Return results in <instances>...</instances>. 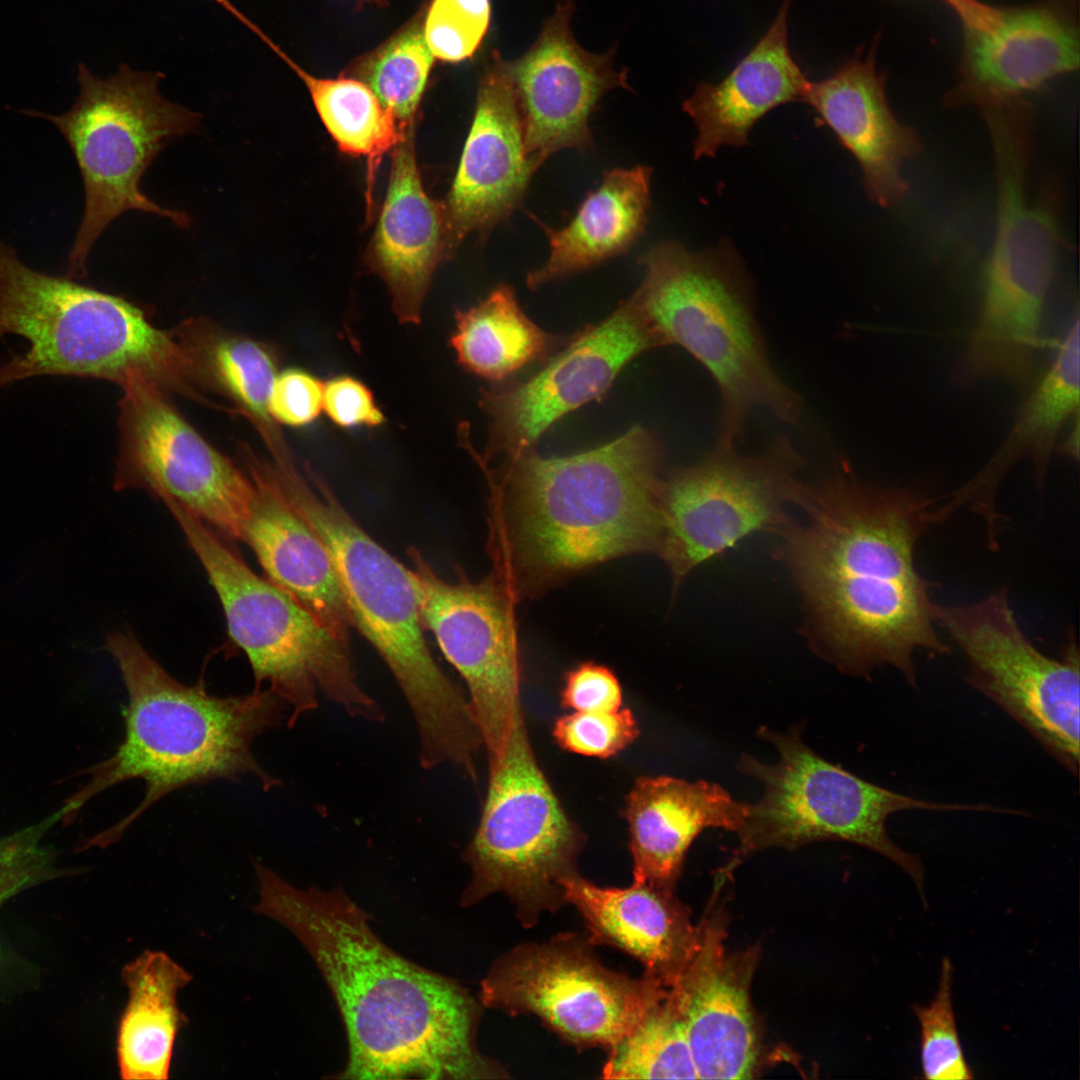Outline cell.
<instances>
[{
    "mask_svg": "<svg viewBox=\"0 0 1080 1080\" xmlns=\"http://www.w3.org/2000/svg\"><path fill=\"white\" fill-rule=\"evenodd\" d=\"M939 501L919 488L864 482L843 466L805 485L807 520L784 527L781 554L818 644L845 671L891 665L914 686L916 652H949L936 632L931 584L914 563Z\"/></svg>",
    "mask_w": 1080,
    "mask_h": 1080,
    "instance_id": "6da1fadb",
    "label": "cell"
},
{
    "mask_svg": "<svg viewBox=\"0 0 1080 1080\" xmlns=\"http://www.w3.org/2000/svg\"><path fill=\"white\" fill-rule=\"evenodd\" d=\"M254 867L255 912L299 940L340 1012L348 1060L332 1078L508 1077L477 1046L481 1003L466 987L390 948L342 889H300L259 862Z\"/></svg>",
    "mask_w": 1080,
    "mask_h": 1080,
    "instance_id": "7a4b0ae2",
    "label": "cell"
},
{
    "mask_svg": "<svg viewBox=\"0 0 1080 1080\" xmlns=\"http://www.w3.org/2000/svg\"><path fill=\"white\" fill-rule=\"evenodd\" d=\"M662 447L636 425L613 441L563 457L534 449L489 473L494 572L513 596L578 572L656 550Z\"/></svg>",
    "mask_w": 1080,
    "mask_h": 1080,
    "instance_id": "3957f363",
    "label": "cell"
},
{
    "mask_svg": "<svg viewBox=\"0 0 1080 1080\" xmlns=\"http://www.w3.org/2000/svg\"><path fill=\"white\" fill-rule=\"evenodd\" d=\"M105 649L128 694L124 738L110 757L81 772L89 779L59 809L61 822L73 823L92 798L132 779L144 781L145 795L127 816L85 840L83 849L115 843L157 801L189 785L248 775L266 791L279 785L252 752L255 739L278 727L287 710L271 691L219 697L203 680L183 684L129 632L110 633Z\"/></svg>",
    "mask_w": 1080,
    "mask_h": 1080,
    "instance_id": "277c9868",
    "label": "cell"
},
{
    "mask_svg": "<svg viewBox=\"0 0 1080 1080\" xmlns=\"http://www.w3.org/2000/svg\"><path fill=\"white\" fill-rule=\"evenodd\" d=\"M267 472L289 506L325 547L352 625L392 673L414 718L419 761L467 759L480 734L468 699L434 660L423 633L410 569L376 542L310 466L271 463Z\"/></svg>",
    "mask_w": 1080,
    "mask_h": 1080,
    "instance_id": "5b68a950",
    "label": "cell"
},
{
    "mask_svg": "<svg viewBox=\"0 0 1080 1080\" xmlns=\"http://www.w3.org/2000/svg\"><path fill=\"white\" fill-rule=\"evenodd\" d=\"M638 264L644 278L635 293L662 346L683 348L717 388V443L740 444L757 409L798 422L802 399L772 364L750 281L727 243L696 253L664 241Z\"/></svg>",
    "mask_w": 1080,
    "mask_h": 1080,
    "instance_id": "8992f818",
    "label": "cell"
},
{
    "mask_svg": "<svg viewBox=\"0 0 1080 1080\" xmlns=\"http://www.w3.org/2000/svg\"><path fill=\"white\" fill-rule=\"evenodd\" d=\"M29 349L0 366V388L36 376L99 378L119 385L140 373L166 391H193L192 367L175 333L133 303L69 277L37 271L0 241V336Z\"/></svg>",
    "mask_w": 1080,
    "mask_h": 1080,
    "instance_id": "52a82bcc",
    "label": "cell"
},
{
    "mask_svg": "<svg viewBox=\"0 0 1080 1080\" xmlns=\"http://www.w3.org/2000/svg\"><path fill=\"white\" fill-rule=\"evenodd\" d=\"M162 503L206 572L229 635L249 660L255 688L265 685L286 705L290 726L317 708L319 693L351 717L384 720L380 705L358 683L350 644L254 573L208 524L172 500Z\"/></svg>",
    "mask_w": 1080,
    "mask_h": 1080,
    "instance_id": "ba28073f",
    "label": "cell"
},
{
    "mask_svg": "<svg viewBox=\"0 0 1080 1080\" xmlns=\"http://www.w3.org/2000/svg\"><path fill=\"white\" fill-rule=\"evenodd\" d=\"M161 72L123 64L106 78L77 66L79 92L64 113L22 112L53 124L68 143L83 180V217L67 258L66 276L87 275L90 251L122 213L138 210L187 227L186 213L159 206L140 189V180L168 142L194 131L200 114L169 101L159 91Z\"/></svg>",
    "mask_w": 1080,
    "mask_h": 1080,
    "instance_id": "9c48e42d",
    "label": "cell"
},
{
    "mask_svg": "<svg viewBox=\"0 0 1080 1080\" xmlns=\"http://www.w3.org/2000/svg\"><path fill=\"white\" fill-rule=\"evenodd\" d=\"M759 736L776 747L779 759L775 764H765L743 755L737 764L741 773L763 784L764 793L756 804L748 805L729 867L765 848L795 849L812 842L838 840L885 856L922 891L921 861L889 837V816L910 809L981 808L925 801L867 782L821 758L805 745L798 729L782 733L762 727Z\"/></svg>",
    "mask_w": 1080,
    "mask_h": 1080,
    "instance_id": "30bf717a",
    "label": "cell"
},
{
    "mask_svg": "<svg viewBox=\"0 0 1080 1080\" xmlns=\"http://www.w3.org/2000/svg\"><path fill=\"white\" fill-rule=\"evenodd\" d=\"M583 844V833L535 758L521 708L504 752L489 766L479 823L464 852L471 879L460 904L503 893L521 923L531 927L543 912L566 903L561 882L577 873Z\"/></svg>",
    "mask_w": 1080,
    "mask_h": 1080,
    "instance_id": "8fae6325",
    "label": "cell"
},
{
    "mask_svg": "<svg viewBox=\"0 0 1080 1080\" xmlns=\"http://www.w3.org/2000/svg\"><path fill=\"white\" fill-rule=\"evenodd\" d=\"M802 466L792 440L778 435L753 455L717 443L663 478L655 551L674 584L752 533L784 528L786 507L803 494Z\"/></svg>",
    "mask_w": 1080,
    "mask_h": 1080,
    "instance_id": "7c38bea8",
    "label": "cell"
},
{
    "mask_svg": "<svg viewBox=\"0 0 1080 1080\" xmlns=\"http://www.w3.org/2000/svg\"><path fill=\"white\" fill-rule=\"evenodd\" d=\"M592 945L589 937L567 933L514 947L482 979L481 1005L510 1015L535 1014L578 1048L611 1049L669 988L607 968Z\"/></svg>",
    "mask_w": 1080,
    "mask_h": 1080,
    "instance_id": "4fadbf2b",
    "label": "cell"
},
{
    "mask_svg": "<svg viewBox=\"0 0 1080 1080\" xmlns=\"http://www.w3.org/2000/svg\"><path fill=\"white\" fill-rule=\"evenodd\" d=\"M936 622L966 656L969 681L1077 774L1080 656L1075 639L1057 658L1043 654L1021 629L1005 589L968 605H937Z\"/></svg>",
    "mask_w": 1080,
    "mask_h": 1080,
    "instance_id": "5bb4252c",
    "label": "cell"
},
{
    "mask_svg": "<svg viewBox=\"0 0 1080 1080\" xmlns=\"http://www.w3.org/2000/svg\"><path fill=\"white\" fill-rule=\"evenodd\" d=\"M120 386L114 487L172 500L222 536L241 540L254 494L247 472L211 446L158 383L132 373Z\"/></svg>",
    "mask_w": 1080,
    "mask_h": 1080,
    "instance_id": "9a60e30c",
    "label": "cell"
},
{
    "mask_svg": "<svg viewBox=\"0 0 1080 1080\" xmlns=\"http://www.w3.org/2000/svg\"><path fill=\"white\" fill-rule=\"evenodd\" d=\"M423 626L466 683L468 702L492 765L507 745L520 701V657L512 598L493 572L479 581L440 577L408 548Z\"/></svg>",
    "mask_w": 1080,
    "mask_h": 1080,
    "instance_id": "2e32d148",
    "label": "cell"
},
{
    "mask_svg": "<svg viewBox=\"0 0 1080 1080\" xmlns=\"http://www.w3.org/2000/svg\"><path fill=\"white\" fill-rule=\"evenodd\" d=\"M662 346L636 293L585 328L528 379L480 393L488 443L479 463H510L565 415L601 399L633 359Z\"/></svg>",
    "mask_w": 1080,
    "mask_h": 1080,
    "instance_id": "e0dca14e",
    "label": "cell"
},
{
    "mask_svg": "<svg viewBox=\"0 0 1080 1080\" xmlns=\"http://www.w3.org/2000/svg\"><path fill=\"white\" fill-rule=\"evenodd\" d=\"M573 12L571 0L559 2L529 50L508 61L525 150L538 168L561 150L590 149L589 120L600 100L611 90H630L627 70L613 67L614 48L595 54L577 43Z\"/></svg>",
    "mask_w": 1080,
    "mask_h": 1080,
    "instance_id": "ac0fdd59",
    "label": "cell"
},
{
    "mask_svg": "<svg viewBox=\"0 0 1080 1080\" xmlns=\"http://www.w3.org/2000/svg\"><path fill=\"white\" fill-rule=\"evenodd\" d=\"M538 169L525 150L508 61L495 50L480 80L472 124L442 203L445 255L469 235H487L509 219Z\"/></svg>",
    "mask_w": 1080,
    "mask_h": 1080,
    "instance_id": "d6986e66",
    "label": "cell"
},
{
    "mask_svg": "<svg viewBox=\"0 0 1080 1080\" xmlns=\"http://www.w3.org/2000/svg\"><path fill=\"white\" fill-rule=\"evenodd\" d=\"M1072 0L999 8L984 29H964L950 106L981 110L1026 101L1049 81L1077 70L1079 33Z\"/></svg>",
    "mask_w": 1080,
    "mask_h": 1080,
    "instance_id": "ffe728a7",
    "label": "cell"
},
{
    "mask_svg": "<svg viewBox=\"0 0 1080 1080\" xmlns=\"http://www.w3.org/2000/svg\"><path fill=\"white\" fill-rule=\"evenodd\" d=\"M719 929L696 933L670 987L698 1079H750L759 1042L749 998L751 965L729 956Z\"/></svg>",
    "mask_w": 1080,
    "mask_h": 1080,
    "instance_id": "44dd1931",
    "label": "cell"
},
{
    "mask_svg": "<svg viewBox=\"0 0 1080 1080\" xmlns=\"http://www.w3.org/2000/svg\"><path fill=\"white\" fill-rule=\"evenodd\" d=\"M1079 331L1076 310L1046 367L1021 395L1023 400L999 446L969 480L939 504L941 521L960 508H969L985 520L988 543L994 548L1001 522L995 497L1011 468L1029 460L1035 481L1042 487L1062 431L1079 415Z\"/></svg>",
    "mask_w": 1080,
    "mask_h": 1080,
    "instance_id": "7402d4cb",
    "label": "cell"
},
{
    "mask_svg": "<svg viewBox=\"0 0 1080 1080\" xmlns=\"http://www.w3.org/2000/svg\"><path fill=\"white\" fill-rule=\"evenodd\" d=\"M804 102L857 160L869 200L884 208L901 202L908 192L902 168L921 150V141L891 110L873 51L848 60L826 79L810 81Z\"/></svg>",
    "mask_w": 1080,
    "mask_h": 1080,
    "instance_id": "603a6c76",
    "label": "cell"
},
{
    "mask_svg": "<svg viewBox=\"0 0 1080 1080\" xmlns=\"http://www.w3.org/2000/svg\"><path fill=\"white\" fill-rule=\"evenodd\" d=\"M391 152L388 187L367 263L387 286L400 323L418 324L434 271L445 255L443 208L422 184L414 129Z\"/></svg>",
    "mask_w": 1080,
    "mask_h": 1080,
    "instance_id": "cb8c5ba5",
    "label": "cell"
},
{
    "mask_svg": "<svg viewBox=\"0 0 1080 1080\" xmlns=\"http://www.w3.org/2000/svg\"><path fill=\"white\" fill-rule=\"evenodd\" d=\"M243 451L254 494L241 541L252 548L268 580L349 644L352 620L325 547L289 506L261 457Z\"/></svg>",
    "mask_w": 1080,
    "mask_h": 1080,
    "instance_id": "d4e9b609",
    "label": "cell"
},
{
    "mask_svg": "<svg viewBox=\"0 0 1080 1080\" xmlns=\"http://www.w3.org/2000/svg\"><path fill=\"white\" fill-rule=\"evenodd\" d=\"M748 805L717 784L641 776L626 796L633 881L671 893L686 853L707 828L737 832Z\"/></svg>",
    "mask_w": 1080,
    "mask_h": 1080,
    "instance_id": "484cf974",
    "label": "cell"
},
{
    "mask_svg": "<svg viewBox=\"0 0 1080 1080\" xmlns=\"http://www.w3.org/2000/svg\"><path fill=\"white\" fill-rule=\"evenodd\" d=\"M785 0L765 35L718 84L700 83L683 104L697 127L694 158L712 157L724 145L749 143L753 125L767 112L804 102L810 81L792 57Z\"/></svg>",
    "mask_w": 1080,
    "mask_h": 1080,
    "instance_id": "4316f807",
    "label": "cell"
},
{
    "mask_svg": "<svg viewBox=\"0 0 1080 1080\" xmlns=\"http://www.w3.org/2000/svg\"><path fill=\"white\" fill-rule=\"evenodd\" d=\"M561 885L593 944L621 949L643 964L645 976L668 988L674 984L696 934L671 893L636 881L624 888L601 887L578 873Z\"/></svg>",
    "mask_w": 1080,
    "mask_h": 1080,
    "instance_id": "83f0119b",
    "label": "cell"
},
{
    "mask_svg": "<svg viewBox=\"0 0 1080 1080\" xmlns=\"http://www.w3.org/2000/svg\"><path fill=\"white\" fill-rule=\"evenodd\" d=\"M652 172L644 165L606 171L560 229L531 215L546 235L550 253L543 265L527 273L526 286L536 290L626 253L648 224Z\"/></svg>",
    "mask_w": 1080,
    "mask_h": 1080,
    "instance_id": "f1b7e54d",
    "label": "cell"
},
{
    "mask_svg": "<svg viewBox=\"0 0 1080 1080\" xmlns=\"http://www.w3.org/2000/svg\"><path fill=\"white\" fill-rule=\"evenodd\" d=\"M128 998L116 1035L119 1075L124 1080L169 1078L175 1042L187 1024L179 991L192 975L167 953L145 950L121 972Z\"/></svg>",
    "mask_w": 1080,
    "mask_h": 1080,
    "instance_id": "f546056e",
    "label": "cell"
},
{
    "mask_svg": "<svg viewBox=\"0 0 1080 1080\" xmlns=\"http://www.w3.org/2000/svg\"><path fill=\"white\" fill-rule=\"evenodd\" d=\"M175 334L193 365L196 381L214 386L238 405L262 435L271 457L288 454L269 411L278 374L274 351L206 321L187 322Z\"/></svg>",
    "mask_w": 1080,
    "mask_h": 1080,
    "instance_id": "4dcf8cb0",
    "label": "cell"
},
{
    "mask_svg": "<svg viewBox=\"0 0 1080 1080\" xmlns=\"http://www.w3.org/2000/svg\"><path fill=\"white\" fill-rule=\"evenodd\" d=\"M562 338L548 333L522 310L513 287L501 283L475 305L457 311L450 346L467 372L501 382L528 365L547 360Z\"/></svg>",
    "mask_w": 1080,
    "mask_h": 1080,
    "instance_id": "1f68e13d",
    "label": "cell"
},
{
    "mask_svg": "<svg viewBox=\"0 0 1080 1080\" xmlns=\"http://www.w3.org/2000/svg\"><path fill=\"white\" fill-rule=\"evenodd\" d=\"M245 25L253 31L302 80L324 127L339 150L368 160L369 191L371 178L382 156L407 135L393 116L382 106L373 91L361 80L341 76L322 78L308 73L255 23Z\"/></svg>",
    "mask_w": 1080,
    "mask_h": 1080,
    "instance_id": "d6a6232c",
    "label": "cell"
},
{
    "mask_svg": "<svg viewBox=\"0 0 1080 1080\" xmlns=\"http://www.w3.org/2000/svg\"><path fill=\"white\" fill-rule=\"evenodd\" d=\"M607 1079H698L685 1025L670 988L666 997L608 1050Z\"/></svg>",
    "mask_w": 1080,
    "mask_h": 1080,
    "instance_id": "836d02e7",
    "label": "cell"
},
{
    "mask_svg": "<svg viewBox=\"0 0 1080 1080\" xmlns=\"http://www.w3.org/2000/svg\"><path fill=\"white\" fill-rule=\"evenodd\" d=\"M434 58L416 23L363 58L354 74L373 91L399 127L408 131L414 128Z\"/></svg>",
    "mask_w": 1080,
    "mask_h": 1080,
    "instance_id": "e575fe53",
    "label": "cell"
},
{
    "mask_svg": "<svg viewBox=\"0 0 1080 1080\" xmlns=\"http://www.w3.org/2000/svg\"><path fill=\"white\" fill-rule=\"evenodd\" d=\"M953 967L945 957L934 999L912 1010L920 1027V1058L923 1077L929 1080L972 1079L960 1042L952 1001Z\"/></svg>",
    "mask_w": 1080,
    "mask_h": 1080,
    "instance_id": "d590c367",
    "label": "cell"
},
{
    "mask_svg": "<svg viewBox=\"0 0 1080 1080\" xmlns=\"http://www.w3.org/2000/svg\"><path fill=\"white\" fill-rule=\"evenodd\" d=\"M490 0H432L423 35L434 57L460 62L474 55L490 24Z\"/></svg>",
    "mask_w": 1080,
    "mask_h": 1080,
    "instance_id": "8d00e7d4",
    "label": "cell"
},
{
    "mask_svg": "<svg viewBox=\"0 0 1080 1080\" xmlns=\"http://www.w3.org/2000/svg\"><path fill=\"white\" fill-rule=\"evenodd\" d=\"M61 821L56 811L41 821L0 838V905L25 888L57 876L55 852L44 843Z\"/></svg>",
    "mask_w": 1080,
    "mask_h": 1080,
    "instance_id": "74e56055",
    "label": "cell"
},
{
    "mask_svg": "<svg viewBox=\"0 0 1080 1080\" xmlns=\"http://www.w3.org/2000/svg\"><path fill=\"white\" fill-rule=\"evenodd\" d=\"M639 726L631 710L573 712L559 717L552 730L564 750L600 759L613 757L639 736Z\"/></svg>",
    "mask_w": 1080,
    "mask_h": 1080,
    "instance_id": "f35d334b",
    "label": "cell"
},
{
    "mask_svg": "<svg viewBox=\"0 0 1080 1080\" xmlns=\"http://www.w3.org/2000/svg\"><path fill=\"white\" fill-rule=\"evenodd\" d=\"M323 386L315 375L300 368L277 374L272 386L269 411L276 423L303 427L314 422L323 410Z\"/></svg>",
    "mask_w": 1080,
    "mask_h": 1080,
    "instance_id": "ab89813d",
    "label": "cell"
},
{
    "mask_svg": "<svg viewBox=\"0 0 1080 1080\" xmlns=\"http://www.w3.org/2000/svg\"><path fill=\"white\" fill-rule=\"evenodd\" d=\"M560 700L573 712L614 711L621 708V685L610 668L585 661L565 673Z\"/></svg>",
    "mask_w": 1080,
    "mask_h": 1080,
    "instance_id": "60d3db41",
    "label": "cell"
},
{
    "mask_svg": "<svg viewBox=\"0 0 1080 1080\" xmlns=\"http://www.w3.org/2000/svg\"><path fill=\"white\" fill-rule=\"evenodd\" d=\"M323 410L338 427L375 428L385 422L372 391L350 375L331 377L323 386Z\"/></svg>",
    "mask_w": 1080,
    "mask_h": 1080,
    "instance_id": "b9f144b4",
    "label": "cell"
},
{
    "mask_svg": "<svg viewBox=\"0 0 1080 1080\" xmlns=\"http://www.w3.org/2000/svg\"><path fill=\"white\" fill-rule=\"evenodd\" d=\"M948 5L961 20L964 29H982L988 27L997 17L998 7L990 6L979 0H941Z\"/></svg>",
    "mask_w": 1080,
    "mask_h": 1080,
    "instance_id": "7bdbcfd3",
    "label": "cell"
},
{
    "mask_svg": "<svg viewBox=\"0 0 1080 1080\" xmlns=\"http://www.w3.org/2000/svg\"><path fill=\"white\" fill-rule=\"evenodd\" d=\"M374 1H377V0H374Z\"/></svg>",
    "mask_w": 1080,
    "mask_h": 1080,
    "instance_id": "ee69618b",
    "label": "cell"
}]
</instances>
